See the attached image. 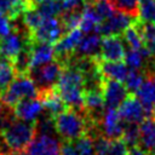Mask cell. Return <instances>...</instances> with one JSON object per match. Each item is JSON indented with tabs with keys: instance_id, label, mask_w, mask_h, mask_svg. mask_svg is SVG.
I'll list each match as a JSON object with an SVG mask.
<instances>
[{
	"instance_id": "1",
	"label": "cell",
	"mask_w": 155,
	"mask_h": 155,
	"mask_svg": "<svg viewBox=\"0 0 155 155\" xmlns=\"http://www.w3.org/2000/svg\"><path fill=\"white\" fill-rule=\"evenodd\" d=\"M54 130L64 140H74L85 134L94 138L98 132V124L84 110L67 108L53 117Z\"/></svg>"
},
{
	"instance_id": "2",
	"label": "cell",
	"mask_w": 155,
	"mask_h": 155,
	"mask_svg": "<svg viewBox=\"0 0 155 155\" xmlns=\"http://www.w3.org/2000/svg\"><path fill=\"white\" fill-rule=\"evenodd\" d=\"M54 87L69 108L84 110L86 76L79 68L71 63H65Z\"/></svg>"
},
{
	"instance_id": "3",
	"label": "cell",
	"mask_w": 155,
	"mask_h": 155,
	"mask_svg": "<svg viewBox=\"0 0 155 155\" xmlns=\"http://www.w3.org/2000/svg\"><path fill=\"white\" fill-rule=\"evenodd\" d=\"M0 134L11 153L23 151L27 150L36 136V125L35 122L19 120L13 115L0 128Z\"/></svg>"
},
{
	"instance_id": "4",
	"label": "cell",
	"mask_w": 155,
	"mask_h": 155,
	"mask_svg": "<svg viewBox=\"0 0 155 155\" xmlns=\"http://www.w3.org/2000/svg\"><path fill=\"white\" fill-rule=\"evenodd\" d=\"M39 87L29 74H17L15 79L8 84V86L0 91V97L2 102L8 107L13 108L15 104L24 98H38Z\"/></svg>"
},
{
	"instance_id": "5",
	"label": "cell",
	"mask_w": 155,
	"mask_h": 155,
	"mask_svg": "<svg viewBox=\"0 0 155 155\" xmlns=\"http://www.w3.org/2000/svg\"><path fill=\"white\" fill-rule=\"evenodd\" d=\"M29 42V31L25 29V27L24 30H21L17 25H15L7 35L0 38V56L12 62Z\"/></svg>"
},
{
	"instance_id": "6",
	"label": "cell",
	"mask_w": 155,
	"mask_h": 155,
	"mask_svg": "<svg viewBox=\"0 0 155 155\" xmlns=\"http://www.w3.org/2000/svg\"><path fill=\"white\" fill-rule=\"evenodd\" d=\"M64 28L59 18L56 17H45L40 25L29 33V38L34 42H44L53 45L63 36Z\"/></svg>"
},
{
	"instance_id": "7",
	"label": "cell",
	"mask_w": 155,
	"mask_h": 155,
	"mask_svg": "<svg viewBox=\"0 0 155 155\" xmlns=\"http://www.w3.org/2000/svg\"><path fill=\"white\" fill-rule=\"evenodd\" d=\"M63 68L64 64L62 62H59L58 59H53L46 64L30 69L28 74L35 81L39 90H44L56 86Z\"/></svg>"
},
{
	"instance_id": "8",
	"label": "cell",
	"mask_w": 155,
	"mask_h": 155,
	"mask_svg": "<svg viewBox=\"0 0 155 155\" xmlns=\"http://www.w3.org/2000/svg\"><path fill=\"white\" fill-rule=\"evenodd\" d=\"M121 119L127 124H137L139 125L145 117H148V113L142 104V102L137 98L134 93H128L126 98L121 102L117 109Z\"/></svg>"
},
{
	"instance_id": "9",
	"label": "cell",
	"mask_w": 155,
	"mask_h": 155,
	"mask_svg": "<svg viewBox=\"0 0 155 155\" xmlns=\"http://www.w3.org/2000/svg\"><path fill=\"white\" fill-rule=\"evenodd\" d=\"M124 122L125 121L121 119L116 108H105L101 116L98 130L102 136L109 139H116L122 136L125 128Z\"/></svg>"
},
{
	"instance_id": "10",
	"label": "cell",
	"mask_w": 155,
	"mask_h": 155,
	"mask_svg": "<svg viewBox=\"0 0 155 155\" xmlns=\"http://www.w3.org/2000/svg\"><path fill=\"white\" fill-rule=\"evenodd\" d=\"M82 38V31L79 28L68 30L65 35H63L54 46V59H58L63 64L73 57L75 50Z\"/></svg>"
},
{
	"instance_id": "11",
	"label": "cell",
	"mask_w": 155,
	"mask_h": 155,
	"mask_svg": "<svg viewBox=\"0 0 155 155\" xmlns=\"http://www.w3.org/2000/svg\"><path fill=\"white\" fill-rule=\"evenodd\" d=\"M99 86L104 96L105 108H117L128 94L126 86L121 81L114 79H107L102 76Z\"/></svg>"
},
{
	"instance_id": "12",
	"label": "cell",
	"mask_w": 155,
	"mask_h": 155,
	"mask_svg": "<svg viewBox=\"0 0 155 155\" xmlns=\"http://www.w3.org/2000/svg\"><path fill=\"white\" fill-rule=\"evenodd\" d=\"M124 38L120 34L104 35L101 41L98 57L104 61H125Z\"/></svg>"
},
{
	"instance_id": "13",
	"label": "cell",
	"mask_w": 155,
	"mask_h": 155,
	"mask_svg": "<svg viewBox=\"0 0 155 155\" xmlns=\"http://www.w3.org/2000/svg\"><path fill=\"white\" fill-rule=\"evenodd\" d=\"M62 144L51 133H36L29 147V155H62Z\"/></svg>"
},
{
	"instance_id": "14",
	"label": "cell",
	"mask_w": 155,
	"mask_h": 155,
	"mask_svg": "<svg viewBox=\"0 0 155 155\" xmlns=\"http://www.w3.org/2000/svg\"><path fill=\"white\" fill-rule=\"evenodd\" d=\"M137 17H133L128 13H125L122 11H115L110 17L102 21L96 29V33L104 35H111V34H120L122 33Z\"/></svg>"
},
{
	"instance_id": "15",
	"label": "cell",
	"mask_w": 155,
	"mask_h": 155,
	"mask_svg": "<svg viewBox=\"0 0 155 155\" xmlns=\"http://www.w3.org/2000/svg\"><path fill=\"white\" fill-rule=\"evenodd\" d=\"M42 110H44V105L39 98L21 99L12 108V113L15 117L29 122H35L41 116Z\"/></svg>"
},
{
	"instance_id": "16",
	"label": "cell",
	"mask_w": 155,
	"mask_h": 155,
	"mask_svg": "<svg viewBox=\"0 0 155 155\" xmlns=\"http://www.w3.org/2000/svg\"><path fill=\"white\" fill-rule=\"evenodd\" d=\"M93 147L96 155H128V147L122 138L109 139L97 134L93 138Z\"/></svg>"
},
{
	"instance_id": "17",
	"label": "cell",
	"mask_w": 155,
	"mask_h": 155,
	"mask_svg": "<svg viewBox=\"0 0 155 155\" xmlns=\"http://www.w3.org/2000/svg\"><path fill=\"white\" fill-rule=\"evenodd\" d=\"M96 61V65L98 73L107 79H114L117 81H125L128 69L122 61H104L98 57V54L93 56Z\"/></svg>"
},
{
	"instance_id": "18",
	"label": "cell",
	"mask_w": 155,
	"mask_h": 155,
	"mask_svg": "<svg viewBox=\"0 0 155 155\" xmlns=\"http://www.w3.org/2000/svg\"><path fill=\"white\" fill-rule=\"evenodd\" d=\"M38 98L41 101V103L44 105V109H46L48 115L52 116V117H54L56 115H58L59 113H62L67 108H69L65 104V102L63 101V98L61 97V94L58 93V91L54 86L40 90Z\"/></svg>"
},
{
	"instance_id": "19",
	"label": "cell",
	"mask_w": 155,
	"mask_h": 155,
	"mask_svg": "<svg viewBox=\"0 0 155 155\" xmlns=\"http://www.w3.org/2000/svg\"><path fill=\"white\" fill-rule=\"evenodd\" d=\"M62 155H96L93 138L85 134L74 140H64L61 148Z\"/></svg>"
},
{
	"instance_id": "20",
	"label": "cell",
	"mask_w": 155,
	"mask_h": 155,
	"mask_svg": "<svg viewBox=\"0 0 155 155\" xmlns=\"http://www.w3.org/2000/svg\"><path fill=\"white\" fill-rule=\"evenodd\" d=\"M31 41V40H30ZM54 59V48L50 44L30 42V69L46 64Z\"/></svg>"
},
{
	"instance_id": "21",
	"label": "cell",
	"mask_w": 155,
	"mask_h": 155,
	"mask_svg": "<svg viewBox=\"0 0 155 155\" xmlns=\"http://www.w3.org/2000/svg\"><path fill=\"white\" fill-rule=\"evenodd\" d=\"M139 147L145 151L155 153V119L145 117L139 126Z\"/></svg>"
},
{
	"instance_id": "22",
	"label": "cell",
	"mask_w": 155,
	"mask_h": 155,
	"mask_svg": "<svg viewBox=\"0 0 155 155\" xmlns=\"http://www.w3.org/2000/svg\"><path fill=\"white\" fill-rule=\"evenodd\" d=\"M134 94L142 102L148 115L150 116V114L153 113V107L155 104V84L148 76H145L144 81L136 90Z\"/></svg>"
},
{
	"instance_id": "23",
	"label": "cell",
	"mask_w": 155,
	"mask_h": 155,
	"mask_svg": "<svg viewBox=\"0 0 155 155\" xmlns=\"http://www.w3.org/2000/svg\"><path fill=\"white\" fill-rule=\"evenodd\" d=\"M34 7L29 0H0V11L8 16L12 21L22 17V15Z\"/></svg>"
},
{
	"instance_id": "24",
	"label": "cell",
	"mask_w": 155,
	"mask_h": 155,
	"mask_svg": "<svg viewBox=\"0 0 155 155\" xmlns=\"http://www.w3.org/2000/svg\"><path fill=\"white\" fill-rule=\"evenodd\" d=\"M101 41H102V39L98 33L90 34L87 36H82L74 54L75 56H90V57L96 56L99 52Z\"/></svg>"
},
{
	"instance_id": "25",
	"label": "cell",
	"mask_w": 155,
	"mask_h": 155,
	"mask_svg": "<svg viewBox=\"0 0 155 155\" xmlns=\"http://www.w3.org/2000/svg\"><path fill=\"white\" fill-rule=\"evenodd\" d=\"M101 22L102 21L99 16L97 15V12L94 11V8L92 7V5L90 2H86L85 7L82 8V16H81V21L79 24V28L81 29V31L82 33L96 31Z\"/></svg>"
},
{
	"instance_id": "26",
	"label": "cell",
	"mask_w": 155,
	"mask_h": 155,
	"mask_svg": "<svg viewBox=\"0 0 155 155\" xmlns=\"http://www.w3.org/2000/svg\"><path fill=\"white\" fill-rule=\"evenodd\" d=\"M122 38L126 41V44L134 50L143 47V39H142V31H140V21L139 18H136L124 31Z\"/></svg>"
},
{
	"instance_id": "27",
	"label": "cell",
	"mask_w": 155,
	"mask_h": 155,
	"mask_svg": "<svg viewBox=\"0 0 155 155\" xmlns=\"http://www.w3.org/2000/svg\"><path fill=\"white\" fill-rule=\"evenodd\" d=\"M140 31H142L143 46L155 58V24L151 22L140 21Z\"/></svg>"
},
{
	"instance_id": "28",
	"label": "cell",
	"mask_w": 155,
	"mask_h": 155,
	"mask_svg": "<svg viewBox=\"0 0 155 155\" xmlns=\"http://www.w3.org/2000/svg\"><path fill=\"white\" fill-rule=\"evenodd\" d=\"M16 75L17 73L12 62L0 56V91L5 90L8 86V84L15 79Z\"/></svg>"
},
{
	"instance_id": "29",
	"label": "cell",
	"mask_w": 155,
	"mask_h": 155,
	"mask_svg": "<svg viewBox=\"0 0 155 155\" xmlns=\"http://www.w3.org/2000/svg\"><path fill=\"white\" fill-rule=\"evenodd\" d=\"M59 16L64 30L68 31L79 27L82 16V10H65V12L61 13Z\"/></svg>"
},
{
	"instance_id": "30",
	"label": "cell",
	"mask_w": 155,
	"mask_h": 155,
	"mask_svg": "<svg viewBox=\"0 0 155 155\" xmlns=\"http://www.w3.org/2000/svg\"><path fill=\"white\" fill-rule=\"evenodd\" d=\"M121 138L127 147H137L139 144V126L137 124H127L124 128Z\"/></svg>"
},
{
	"instance_id": "31",
	"label": "cell",
	"mask_w": 155,
	"mask_h": 155,
	"mask_svg": "<svg viewBox=\"0 0 155 155\" xmlns=\"http://www.w3.org/2000/svg\"><path fill=\"white\" fill-rule=\"evenodd\" d=\"M90 4L92 5L94 11L99 16L101 21L107 19L108 17H110L115 12V7H114L111 0H97V1H93Z\"/></svg>"
},
{
	"instance_id": "32",
	"label": "cell",
	"mask_w": 155,
	"mask_h": 155,
	"mask_svg": "<svg viewBox=\"0 0 155 155\" xmlns=\"http://www.w3.org/2000/svg\"><path fill=\"white\" fill-rule=\"evenodd\" d=\"M140 0H111L115 10L128 13L138 18V6Z\"/></svg>"
},
{
	"instance_id": "33",
	"label": "cell",
	"mask_w": 155,
	"mask_h": 155,
	"mask_svg": "<svg viewBox=\"0 0 155 155\" xmlns=\"http://www.w3.org/2000/svg\"><path fill=\"white\" fill-rule=\"evenodd\" d=\"M144 79H145L144 71H140L137 69H131V70H128V74L125 79V86L128 91L136 92V90L142 85Z\"/></svg>"
},
{
	"instance_id": "34",
	"label": "cell",
	"mask_w": 155,
	"mask_h": 155,
	"mask_svg": "<svg viewBox=\"0 0 155 155\" xmlns=\"http://www.w3.org/2000/svg\"><path fill=\"white\" fill-rule=\"evenodd\" d=\"M11 18L8 16H6L4 12L0 11V38L7 35L12 29H13V24H11Z\"/></svg>"
},
{
	"instance_id": "35",
	"label": "cell",
	"mask_w": 155,
	"mask_h": 155,
	"mask_svg": "<svg viewBox=\"0 0 155 155\" xmlns=\"http://www.w3.org/2000/svg\"><path fill=\"white\" fill-rule=\"evenodd\" d=\"M13 116V113H12V109L8 108L1 99L0 97V128L4 126V124L6 121H8L11 117Z\"/></svg>"
},
{
	"instance_id": "36",
	"label": "cell",
	"mask_w": 155,
	"mask_h": 155,
	"mask_svg": "<svg viewBox=\"0 0 155 155\" xmlns=\"http://www.w3.org/2000/svg\"><path fill=\"white\" fill-rule=\"evenodd\" d=\"M86 0H63V10H82L86 5Z\"/></svg>"
},
{
	"instance_id": "37",
	"label": "cell",
	"mask_w": 155,
	"mask_h": 155,
	"mask_svg": "<svg viewBox=\"0 0 155 155\" xmlns=\"http://www.w3.org/2000/svg\"><path fill=\"white\" fill-rule=\"evenodd\" d=\"M128 155H151V154L145 151L140 147H133L131 148V150H128Z\"/></svg>"
},
{
	"instance_id": "38",
	"label": "cell",
	"mask_w": 155,
	"mask_h": 155,
	"mask_svg": "<svg viewBox=\"0 0 155 155\" xmlns=\"http://www.w3.org/2000/svg\"><path fill=\"white\" fill-rule=\"evenodd\" d=\"M29 2L31 4V6H33L34 8H36V6H38L40 2H42V0H29Z\"/></svg>"
},
{
	"instance_id": "39",
	"label": "cell",
	"mask_w": 155,
	"mask_h": 155,
	"mask_svg": "<svg viewBox=\"0 0 155 155\" xmlns=\"http://www.w3.org/2000/svg\"><path fill=\"white\" fill-rule=\"evenodd\" d=\"M147 76H148V78H149L154 84H155V70H154V71H151V73H149V74H147Z\"/></svg>"
},
{
	"instance_id": "40",
	"label": "cell",
	"mask_w": 155,
	"mask_h": 155,
	"mask_svg": "<svg viewBox=\"0 0 155 155\" xmlns=\"http://www.w3.org/2000/svg\"><path fill=\"white\" fill-rule=\"evenodd\" d=\"M11 155H29L28 154V151H13V153H11Z\"/></svg>"
},
{
	"instance_id": "41",
	"label": "cell",
	"mask_w": 155,
	"mask_h": 155,
	"mask_svg": "<svg viewBox=\"0 0 155 155\" xmlns=\"http://www.w3.org/2000/svg\"><path fill=\"white\" fill-rule=\"evenodd\" d=\"M153 115H154V119H155V104H154V107H153V113H151Z\"/></svg>"
},
{
	"instance_id": "42",
	"label": "cell",
	"mask_w": 155,
	"mask_h": 155,
	"mask_svg": "<svg viewBox=\"0 0 155 155\" xmlns=\"http://www.w3.org/2000/svg\"><path fill=\"white\" fill-rule=\"evenodd\" d=\"M87 2H93V1H97V0H86Z\"/></svg>"
},
{
	"instance_id": "43",
	"label": "cell",
	"mask_w": 155,
	"mask_h": 155,
	"mask_svg": "<svg viewBox=\"0 0 155 155\" xmlns=\"http://www.w3.org/2000/svg\"><path fill=\"white\" fill-rule=\"evenodd\" d=\"M2 155H11V153L8 154V153H6V154H2Z\"/></svg>"
},
{
	"instance_id": "44",
	"label": "cell",
	"mask_w": 155,
	"mask_h": 155,
	"mask_svg": "<svg viewBox=\"0 0 155 155\" xmlns=\"http://www.w3.org/2000/svg\"><path fill=\"white\" fill-rule=\"evenodd\" d=\"M0 155H2V154H1V147H0Z\"/></svg>"
},
{
	"instance_id": "45",
	"label": "cell",
	"mask_w": 155,
	"mask_h": 155,
	"mask_svg": "<svg viewBox=\"0 0 155 155\" xmlns=\"http://www.w3.org/2000/svg\"><path fill=\"white\" fill-rule=\"evenodd\" d=\"M151 155H155V153H154V154H151Z\"/></svg>"
}]
</instances>
